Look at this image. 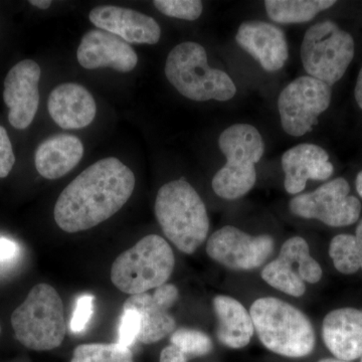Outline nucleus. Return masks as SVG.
<instances>
[{"mask_svg": "<svg viewBox=\"0 0 362 362\" xmlns=\"http://www.w3.org/2000/svg\"><path fill=\"white\" fill-rule=\"evenodd\" d=\"M159 362H188V357L175 345L170 344L162 349Z\"/></svg>", "mask_w": 362, "mask_h": 362, "instance_id": "obj_33", "label": "nucleus"}, {"mask_svg": "<svg viewBox=\"0 0 362 362\" xmlns=\"http://www.w3.org/2000/svg\"><path fill=\"white\" fill-rule=\"evenodd\" d=\"M356 187L357 192L362 197V170L356 176Z\"/></svg>", "mask_w": 362, "mask_h": 362, "instance_id": "obj_36", "label": "nucleus"}, {"mask_svg": "<svg viewBox=\"0 0 362 362\" xmlns=\"http://www.w3.org/2000/svg\"><path fill=\"white\" fill-rule=\"evenodd\" d=\"M21 254V247L13 240L0 238V268L11 265Z\"/></svg>", "mask_w": 362, "mask_h": 362, "instance_id": "obj_31", "label": "nucleus"}, {"mask_svg": "<svg viewBox=\"0 0 362 362\" xmlns=\"http://www.w3.org/2000/svg\"><path fill=\"white\" fill-rule=\"evenodd\" d=\"M40 66L25 59L11 69L4 80V103L9 108L8 121L23 130L33 123L40 104Z\"/></svg>", "mask_w": 362, "mask_h": 362, "instance_id": "obj_13", "label": "nucleus"}, {"mask_svg": "<svg viewBox=\"0 0 362 362\" xmlns=\"http://www.w3.org/2000/svg\"><path fill=\"white\" fill-rule=\"evenodd\" d=\"M349 243L350 252H351L354 262L362 270V220L357 226L356 235H349Z\"/></svg>", "mask_w": 362, "mask_h": 362, "instance_id": "obj_32", "label": "nucleus"}, {"mask_svg": "<svg viewBox=\"0 0 362 362\" xmlns=\"http://www.w3.org/2000/svg\"><path fill=\"white\" fill-rule=\"evenodd\" d=\"M175 266V252L168 243L160 235H149L117 257L111 281L125 294H142L166 284Z\"/></svg>", "mask_w": 362, "mask_h": 362, "instance_id": "obj_7", "label": "nucleus"}, {"mask_svg": "<svg viewBox=\"0 0 362 362\" xmlns=\"http://www.w3.org/2000/svg\"><path fill=\"white\" fill-rule=\"evenodd\" d=\"M275 242L269 235H251L232 226L214 232L207 240L209 258L235 271L259 268L271 256Z\"/></svg>", "mask_w": 362, "mask_h": 362, "instance_id": "obj_11", "label": "nucleus"}, {"mask_svg": "<svg viewBox=\"0 0 362 362\" xmlns=\"http://www.w3.org/2000/svg\"><path fill=\"white\" fill-rule=\"evenodd\" d=\"M318 362H347V361H340V359H337V358H324V359H321V361H319Z\"/></svg>", "mask_w": 362, "mask_h": 362, "instance_id": "obj_37", "label": "nucleus"}, {"mask_svg": "<svg viewBox=\"0 0 362 362\" xmlns=\"http://www.w3.org/2000/svg\"><path fill=\"white\" fill-rule=\"evenodd\" d=\"M165 76L182 96L197 102L233 99L237 87L226 71L207 63L206 49L194 42L175 45L165 63Z\"/></svg>", "mask_w": 362, "mask_h": 362, "instance_id": "obj_5", "label": "nucleus"}, {"mask_svg": "<svg viewBox=\"0 0 362 362\" xmlns=\"http://www.w3.org/2000/svg\"><path fill=\"white\" fill-rule=\"evenodd\" d=\"M178 297L177 288L166 283L156 288L153 294L142 293L132 295L126 300L123 310L130 309L137 312L141 321L138 342L153 344L175 332L176 322L169 310L176 303Z\"/></svg>", "mask_w": 362, "mask_h": 362, "instance_id": "obj_12", "label": "nucleus"}, {"mask_svg": "<svg viewBox=\"0 0 362 362\" xmlns=\"http://www.w3.org/2000/svg\"><path fill=\"white\" fill-rule=\"evenodd\" d=\"M94 302L95 297L90 294H84L78 298L70 322L71 332L75 334L84 332L94 315Z\"/></svg>", "mask_w": 362, "mask_h": 362, "instance_id": "obj_28", "label": "nucleus"}, {"mask_svg": "<svg viewBox=\"0 0 362 362\" xmlns=\"http://www.w3.org/2000/svg\"><path fill=\"white\" fill-rule=\"evenodd\" d=\"M281 162L285 189L290 194L303 192L308 180H329L334 171L326 150L311 143H302L287 150Z\"/></svg>", "mask_w": 362, "mask_h": 362, "instance_id": "obj_17", "label": "nucleus"}, {"mask_svg": "<svg viewBox=\"0 0 362 362\" xmlns=\"http://www.w3.org/2000/svg\"><path fill=\"white\" fill-rule=\"evenodd\" d=\"M361 362H362V357H361Z\"/></svg>", "mask_w": 362, "mask_h": 362, "instance_id": "obj_39", "label": "nucleus"}, {"mask_svg": "<svg viewBox=\"0 0 362 362\" xmlns=\"http://www.w3.org/2000/svg\"><path fill=\"white\" fill-rule=\"evenodd\" d=\"M284 244L289 247L296 259L300 278L309 284L318 283L322 278V268L316 259L312 258L306 240L301 237H293L286 240Z\"/></svg>", "mask_w": 362, "mask_h": 362, "instance_id": "obj_26", "label": "nucleus"}, {"mask_svg": "<svg viewBox=\"0 0 362 362\" xmlns=\"http://www.w3.org/2000/svg\"><path fill=\"white\" fill-rule=\"evenodd\" d=\"M78 64L87 70L111 68L129 73L137 66L138 57L133 47L118 35L94 28L86 33L78 47Z\"/></svg>", "mask_w": 362, "mask_h": 362, "instance_id": "obj_14", "label": "nucleus"}, {"mask_svg": "<svg viewBox=\"0 0 362 362\" xmlns=\"http://www.w3.org/2000/svg\"><path fill=\"white\" fill-rule=\"evenodd\" d=\"M356 52L350 33L332 21L312 25L301 45V61L308 76L330 87L341 80Z\"/></svg>", "mask_w": 362, "mask_h": 362, "instance_id": "obj_8", "label": "nucleus"}, {"mask_svg": "<svg viewBox=\"0 0 362 362\" xmlns=\"http://www.w3.org/2000/svg\"><path fill=\"white\" fill-rule=\"evenodd\" d=\"M329 85L310 76L295 78L286 86L278 99L281 125L287 134L301 137L318 124L321 114L329 108Z\"/></svg>", "mask_w": 362, "mask_h": 362, "instance_id": "obj_9", "label": "nucleus"}, {"mask_svg": "<svg viewBox=\"0 0 362 362\" xmlns=\"http://www.w3.org/2000/svg\"><path fill=\"white\" fill-rule=\"evenodd\" d=\"M349 192L347 180L335 178L314 192L293 197L289 209L299 218L320 221L334 228L354 225L361 216V204Z\"/></svg>", "mask_w": 362, "mask_h": 362, "instance_id": "obj_10", "label": "nucleus"}, {"mask_svg": "<svg viewBox=\"0 0 362 362\" xmlns=\"http://www.w3.org/2000/svg\"><path fill=\"white\" fill-rule=\"evenodd\" d=\"M135 175L115 158L101 159L80 173L59 194L54 221L64 232H83L118 213L134 192Z\"/></svg>", "mask_w": 362, "mask_h": 362, "instance_id": "obj_1", "label": "nucleus"}, {"mask_svg": "<svg viewBox=\"0 0 362 362\" xmlns=\"http://www.w3.org/2000/svg\"><path fill=\"white\" fill-rule=\"evenodd\" d=\"M262 278L272 287L293 297L303 296L306 291L305 282L293 268L291 259L283 255H279L277 259L266 265L262 271Z\"/></svg>", "mask_w": 362, "mask_h": 362, "instance_id": "obj_23", "label": "nucleus"}, {"mask_svg": "<svg viewBox=\"0 0 362 362\" xmlns=\"http://www.w3.org/2000/svg\"><path fill=\"white\" fill-rule=\"evenodd\" d=\"M354 96H356V103L362 110V68L357 77L356 90H354Z\"/></svg>", "mask_w": 362, "mask_h": 362, "instance_id": "obj_34", "label": "nucleus"}, {"mask_svg": "<svg viewBox=\"0 0 362 362\" xmlns=\"http://www.w3.org/2000/svg\"><path fill=\"white\" fill-rule=\"evenodd\" d=\"M89 20L97 28L118 35L128 44L156 45L161 28L146 14L115 6H100L90 11Z\"/></svg>", "mask_w": 362, "mask_h": 362, "instance_id": "obj_16", "label": "nucleus"}, {"mask_svg": "<svg viewBox=\"0 0 362 362\" xmlns=\"http://www.w3.org/2000/svg\"><path fill=\"white\" fill-rule=\"evenodd\" d=\"M0 332H1V327H0Z\"/></svg>", "mask_w": 362, "mask_h": 362, "instance_id": "obj_38", "label": "nucleus"}, {"mask_svg": "<svg viewBox=\"0 0 362 362\" xmlns=\"http://www.w3.org/2000/svg\"><path fill=\"white\" fill-rule=\"evenodd\" d=\"M235 42L269 73L284 68L289 58L284 32L266 21L243 23L235 35Z\"/></svg>", "mask_w": 362, "mask_h": 362, "instance_id": "obj_15", "label": "nucleus"}, {"mask_svg": "<svg viewBox=\"0 0 362 362\" xmlns=\"http://www.w3.org/2000/svg\"><path fill=\"white\" fill-rule=\"evenodd\" d=\"M335 4L334 0H267L265 8L272 21L292 25L308 23Z\"/></svg>", "mask_w": 362, "mask_h": 362, "instance_id": "obj_22", "label": "nucleus"}, {"mask_svg": "<svg viewBox=\"0 0 362 362\" xmlns=\"http://www.w3.org/2000/svg\"><path fill=\"white\" fill-rule=\"evenodd\" d=\"M16 339L35 351L58 349L65 339L66 327L64 305L51 285H35L11 315Z\"/></svg>", "mask_w": 362, "mask_h": 362, "instance_id": "obj_6", "label": "nucleus"}, {"mask_svg": "<svg viewBox=\"0 0 362 362\" xmlns=\"http://www.w3.org/2000/svg\"><path fill=\"white\" fill-rule=\"evenodd\" d=\"M214 308L218 318L216 337L228 349L246 347L254 335L251 314L244 305L230 296L214 297Z\"/></svg>", "mask_w": 362, "mask_h": 362, "instance_id": "obj_21", "label": "nucleus"}, {"mask_svg": "<svg viewBox=\"0 0 362 362\" xmlns=\"http://www.w3.org/2000/svg\"><path fill=\"white\" fill-rule=\"evenodd\" d=\"M30 4L40 9H47L52 6L51 0H30Z\"/></svg>", "mask_w": 362, "mask_h": 362, "instance_id": "obj_35", "label": "nucleus"}, {"mask_svg": "<svg viewBox=\"0 0 362 362\" xmlns=\"http://www.w3.org/2000/svg\"><path fill=\"white\" fill-rule=\"evenodd\" d=\"M83 156L84 146L77 136L54 135L37 147L35 168L47 180H59L73 170L82 160Z\"/></svg>", "mask_w": 362, "mask_h": 362, "instance_id": "obj_20", "label": "nucleus"}, {"mask_svg": "<svg viewBox=\"0 0 362 362\" xmlns=\"http://www.w3.org/2000/svg\"><path fill=\"white\" fill-rule=\"evenodd\" d=\"M47 110L63 129H82L94 121L97 105L92 94L75 83H66L52 90Z\"/></svg>", "mask_w": 362, "mask_h": 362, "instance_id": "obj_19", "label": "nucleus"}, {"mask_svg": "<svg viewBox=\"0 0 362 362\" xmlns=\"http://www.w3.org/2000/svg\"><path fill=\"white\" fill-rule=\"evenodd\" d=\"M141 328V321L137 312L134 310H123L119 324V344L130 349L135 341H137Z\"/></svg>", "mask_w": 362, "mask_h": 362, "instance_id": "obj_29", "label": "nucleus"}, {"mask_svg": "<svg viewBox=\"0 0 362 362\" xmlns=\"http://www.w3.org/2000/svg\"><path fill=\"white\" fill-rule=\"evenodd\" d=\"M322 337L334 358L354 361L362 357V311L341 308L324 318Z\"/></svg>", "mask_w": 362, "mask_h": 362, "instance_id": "obj_18", "label": "nucleus"}, {"mask_svg": "<svg viewBox=\"0 0 362 362\" xmlns=\"http://www.w3.org/2000/svg\"><path fill=\"white\" fill-rule=\"evenodd\" d=\"M14 163L16 156L13 153V144L6 130L0 126V178L6 177L11 173Z\"/></svg>", "mask_w": 362, "mask_h": 362, "instance_id": "obj_30", "label": "nucleus"}, {"mask_svg": "<svg viewBox=\"0 0 362 362\" xmlns=\"http://www.w3.org/2000/svg\"><path fill=\"white\" fill-rule=\"evenodd\" d=\"M153 6L164 16L183 21H197L204 11L199 0H154Z\"/></svg>", "mask_w": 362, "mask_h": 362, "instance_id": "obj_27", "label": "nucleus"}, {"mask_svg": "<svg viewBox=\"0 0 362 362\" xmlns=\"http://www.w3.org/2000/svg\"><path fill=\"white\" fill-rule=\"evenodd\" d=\"M154 211L164 235L180 252L194 254L206 240L209 220L206 204L183 178L162 185Z\"/></svg>", "mask_w": 362, "mask_h": 362, "instance_id": "obj_2", "label": "nucleus"}, {"mask_svg": "<svg viewBox=\"0 0 362 362\" xmlns=\"http://www.w3.org/2000/svg\"><path fill=\"white\" fill-rule=\"evenodd\" d=\"M218 146L226 161L214 176V194L228 201L240 199L256 183V164L264 156L265 142L254 126L233 124L220 135Z\"/></svg>", "mask_w": 362, "mask_h": 362, "instance_id": "obj_4", "label": "nucleus"}, {"mask_svg": "<svg viewBox=\"0 0 362 362\" xmlns=\"http://www.w3.org/2000/svg\"><path fill=\"white\" fill-rule=\"evenodd\" d=\"M70 362H134L130 349L117 343H90L76 347Z\"/></svg>", "mask_w": 362, "mask_h": 362, "instance_id": "obj_24", "label": "nucleus"}, {"mask_svg": "<svg viewBox=\"0 0 362 362\" xmlns=\"http://www.w3.org/2000/svg\"><path fill=\"white\" fill-rule=\"evenodd\" d=\"M170 344L175 345L187 357L206 356L214 349L211 338L201 330L180 328L171 334Z\"/></svg>", "mask_w": 362, "mask_h": 362, "instance_id": "obj_25", "label": "nucleus"}, {"mask_svg": "<svg viewBox=\"0 0 362 362\" xmlns=\"http://www.w3.org/2000/svg\"><path fill=\"white\" fill-rule=\"evenodd\" d=\"M255 330L264 346L289 358L308 356L315 349V331L303 312L278 298H259L251 310Z\"/></svg>", "mask_w": 362, "mask_h": 362, "instance_id": "obj_3", "label": "nucleus"}]
</instances>
